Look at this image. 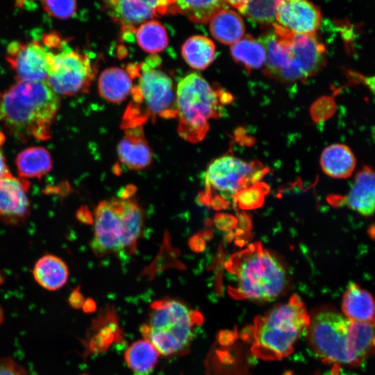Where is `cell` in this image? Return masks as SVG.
Masks as SVG:
<instances>
[{
    "mask_svg": "<svg viewBox=\"0 0 375 375\" xmlns=\"http://www.w3.org/2000/svg\"><path fill=\"white\" fill-rule=\"evenodd\" d=\"M307 332L313 351L331 363L358 367L375 353V326L350 320L333 308L312 314Z\"/></svg>",
    "mask_w": 375,
    "mask_h": 375,
    "instance_id": "obj_1",
    "label": "cell"
},
{
    "mask_svg": "<svg viewBox=\"0 0 375 375\" xmlns=\"http://www.w3.org/2000/svg\"><path fill=\"white\" fill-rule=\"evenodd\" d=\"M60 103L46 82L17 81L0 92V124L21 141L48 140Z\"/></svg>",
    "mask_w": 375,
    "mask_h": 375,
    "instance_id": "obj_2",
    "label": "cell"
},
{
    "mask_svg": "<svg viewBox=\"0 0 375 375\" xmlns=\"http://www.w3.org/2000/svg\"><path fill=\"white\" fill-rule=\"evenodd\" d=\"M259 41L266 51L265 70L283 82L305 81L317 74L326 62V49L315 34L294 33L278 24Z\"/></svg>",
    "mask_w": 375,
    "mask_h": 375,
    "instance_id": "obj_3",
    "label": "cell"
},
{
    "mask_svg": "<svg viewBox=\"0 0 375 375\" xmlns=\"http://www.w3.org/2000/svg\"><path fill=\"white\" fill-rule=\"evenodd\" d=\"M225 267L233 277L228 292L235 299L272 301L281 296L288 285L282 263L260 242L234 253Z\"/></svg>",
    "mask_w": 375,
    "mask_h": 375,
    "instance_id": "obj_4",
    "label": "cell"
},
{
    "mask_svg": "<svg viewBox=\"0 0 375 375\" xmlns=\"http://www.w3.org/2000/svg\"><path fill=\"white\" fill-rule=\"evenodd\" d=\"M139 64H131L126 70L138 82L131 91V101L122 117L124 129L142 126L158 117L176 118L178 115L176 91L172 80L156 67L157 56Z\"/></svg>",
    "mask_w": 375,
    "mask_h": 375,
    "instance_id": "obj_5",
    "label": "cell"
},
{
    "mask_svg": "<svg viewBox=\"0 0 375 375\" xmlns=\"http://www.w3.org/2000/svg\"><path fill=\"white\" fill-rule=\"evenodd\" d=\"M94 236L90 247L94 254H132L142 233L144 212L133 198L102 201L95 208Z\"/></svg>",
    "mask_w": 375,
    "mask_h": 375,
    "instance_id": "obj_6",
    "label": "cell"
},
{
    "mask_svg": "<svg viewBox=\"0 0 375 375\" xmlns=\"http://www.w3.org/2000/svg\"><path fill=\"white\" fill-rule=\"evenodd\" d=\"M310 316L301 298L293 294L286 302L257 317L251 329V351L262 360H278L289 356Z\"/></svg>",
    "mask_w": 375,
    "mask_h": 375,
    "instance_id": "obj_7",
    "label": "cell"
},
{
    "mask_svg": "<svg viewBox=\"0 0 375 375\" xmlns=\"http://www.w3.org/2000/svg\"><path fill=\"white\" fill-rule=\"evenodd\" d=\"M232 99L228 92L213 88L199 74L185 76L176 90L179 135L193 143L203 140L209 130V120L221 117L224 106Z\"/></svg>",
    "mask_w": 375,
    "mask_h": 375,
    "instance_id": "obj_8",
    "label": "cell"
},
{
    "mask_svg": "<svg viewBox=\"0 0 375 375\" xmlns=\"http://www.w3.org/2000/svg\"><path fill=\"white\" fill-rule=\"evenodd\" d=\"M203 321L197 310H191L178 299L164 298L151 304L147 322L140 330L160 355L169 357L188 351L196 327Z\"/></svg>",
    "mask_w": 375,
    "mask_h": 375,
    "instance_id": "obj_9",
    "label": "cell"
},
{
    "mask_svg": "<svg viewBox=\"0 0 375 375\" xmlns=\"http://www.w3.org/2000/svg\"><path fill=\"white\" fill-rule=\"evenodd\" d=\"M52 52L46 83L58 95L85 91L94 78L88 57L72 49L61 37L48 45Z\"/></svg>",
    "mask_w": 375,
    "mask_h": 375,
    "instance_id": "obj_10",
    "label": "cell"
},
{
    "mask_svg": "<svg viewBox=\"0 0 375 375\" xmlns=\"http://www.w3.org/2000/svg\"><path fill=\"white\" fill-rule=\"evenodd\" d=\"M260 162L226 155L214 160L205 175L206 192L234 197L258 183L266 172Z\"/></svg>",
    "mask_w": 375,
    "mask_h": 375,
    "instance_id": "obj_11",
    "label": "cell"
},
{
    "mask_svg": "<svg viewBox=\"0 0 375 375\" xmlns=\"http://www.w3.org/2000/svg\"><path fill=\"white\" fill-rule=\"evenodd\" d=\"M51 54L42 40L13 41L7 47L6 59L17 81L46 82Z\"/></svg>",
    "mask_w": 375,
    "mask_h": 375,
    "instance_id": "obj_12",
    "label": "cell"
},
{
    "mask_svg": "<svg viewBox=\"0 0 375 375\" xmlns=\"http://www.w3.org/2000/svg\"><path fill=\"white\" fill-rule=\"evenodd\" d=\"M112 19L124 35L135 33L142 23L167 14L165 0H101Z\"/></svg>",
    "mask_w": 375,
    "mask_h": 375,
    "instance_id": "obj_13",
    "label": "cell"
},
{
    "mask_svg": "<svg viewBox=\"0 0 375 375\" xmlns=\"http://www.w3.org/2000/svg\"><path fill=\"white\" fill-rule=\"evenodd\" d=\"M28 180L12 174L0 179V223L17 226L31 213Z\"/></svg>",
    "mask_w": 375,
    "mask_h": 375,
    "instance_id": "obj_14",
    "label": "cell"
},
{
    "mask_svg": "<svg viewBox=\"0 0 375 375\" xmlns=\"http://www.w3.org/2000/svg\"><path fill=\"white\" fill-rule=\"evenodd\" d=\"M322 21L320 9L308 0H278L276 24L297 34H315Z\"/></svg>",
    "mask_w": 375,
    "mask_h": 375,
    "instance_id": "obj_15",
    "label": "cell"
},
{
    "mask_svg": "<svg viewBox=\"0 0 375 375\" xmlns=\"http://www.w3.org/2000/svg\"><path fill=\"white\" fill-rule=\"evenodd\" d=\"M125 135L117 145V155L122 163L131 170L149 167L153 153L145 139L142 126L124 129Z\"/></svg>",
    "mask_w": 375,
    "mask_h": 375,
    "instance_id": "obj_16",
    "label": "cell"
},
{
    "mask_svg": "<svg viewBox=\"0 0 375 375\" xmlns=\"http://www.w3.org/2000/svg\"><path fill=\"white\" fill-rule=\"evenodd\" d=\"M344 203L363 216L375 213V170L365 165L356 174Z\"/></svg>",
    "mask_w": 375,
    "mask_h": 375,
    "instance_id": "obj_17",
    "label": "cell"
},
{
    "mask_svg": "<svg viewBox=\"0 0 375 375\" xmlns=\"http://www.w3.org/2000/svg\"><path fill=\"white\" fill-rule=\"evenodd\" d=\"M341 308L349 319L375 326V299L367 290L351 282L344 293Z\"/></svg>",
    "mask_w": 375,
    "mask_h": 375,
    "instance_id": "obj_18",
    "label": "cell"
},
{
    "mask_svg": "<svg viewBox=\"0 0 375 375\" xmlns=\"http://www.w3.org/2000/svg\"><path fill=\"white\" fill-rule=\"evenodd\" d=\"M32 274L37 283L49 291L62 288L69 278V269L65 262L53 254H45L34 264Z\"/></svg>",
    "mask_w": 375,
    "mask_h": 375,
    "instance_id": "obj_19",
    "label": "cell"
},
{
    "mask_svg": "<svg viewBox=\"0 0 375 375\" xmlns=\"http://www.w3.org/2000/svg\"><path fill=\"white\" fill-rule=\"evenodd\" d=\"M323 172L335 178H347L353 172L356 159L351 149L343 144L326 147L320 157Z\"/></svg>",
    "mask_w": 375,
    "mask_h": 375,
    "instance_id": "obj_20",
    "label": "cell"
},
{
    "mask_svg": "<svg viewBox=\"0 0 375 375\" xmlns=\"http://www.w3.org/2000/svg\"><path fill=\"white\" fill-rule=\"evenodd\" d=\"M133 80L127 70L116 67L108 68L99 76V92L110 103H120L131 93Z\"/></svg>",
    "mask_w": 375,
    "mask_h": 375,
    "instance_id": "obj_21",
    "label": "cell"
},
{
    "mask_svg": "<svg viewBox=\"0 0 375 375\" xmlns=\"http://www.w3.org/2000/svg\"><path fill=\"white\" fill-rule=\"evenodd\" d=\"M19 177L40 178L49 173L53 166L48 150L42 147H31L20 151L15 159Z\"/></svg>",
    "mask_w": 375,
    "mask_h": 375,
    "instance_id": "obj_22",
    "label": "cell"
},
{
    "mask_svg": "<svg viewBox=\"0 0 375 375\" xmlns=\"http://www.w3.org/2000/svg\"><path fill=\"white\" fill-rule=\"evenodd\" d=\"M244 30L242 17L228 7L219 10L210 20L211 35L224 44H233L240 40Z\"/></svg>",
    "mask_w": 375,
    "mask_h": 375,
    "instance_id": "obj_23",
    "label": "cell"
},
{
    "mask_svg": "<svg viewBox=\"0 0 375 375\" xmlns=\"http://www.w3.org/2000/svg\"><path fill=\"white\" fill-rule=\"evenodd\" d=\"M226 7L224 0H171L167 14H181L194 22L206 23Z\"/></svg>",
    "mask_w": 375,
    "mask_h": 375,
    "instance_id": "obj_24",
    "label": "cell"
},
{
    "mask_svg": "<svg viewBox=\"0 0 375 375\" xmlns=\"http://www.w3.org/2000/svg\"><path fill=\"white\" fill-rule=\"evenodd\" d=\"M159 353L145 339L132 343L124 353V360L135 375H150L154 370Z\"/></svg>",
    "mask_w": 375,
    "mask_h": 375,
    "instance_id": "obj_25",
    "label": "cell"
},
{
    "mask_svg": "<svg viewBox=\"0 0 375 375\" xmlns=\"http://www.w3.org/2000/svg\"><path fill=\"white\" fill-rule=\"evenodd\" d=\"M213 42L203 35L189 38L183 44L181 53L185 61L193 69H206L215 58Z\"/></svg>",
    "mask_w": 375,
    "mask_h": 375,
    "instance_id": "obj_26",
    "label": "cell"
},
{
    "mask_svg": "<svg viewBox=\"0 0 375 375\" xmlns=\"http://www.w3.org/2000/svg\"><path fill=\"white\" fill-rule=\"evenodd\" d=\"M231 53L233 59L249 72L261 68L266 60L263 44L251 35L242 37L231 44Z\"/></svg>",
    "mask_w": 375,
    "mask_h": 375,
    "instance_id": "obj_27",
    "label": "cell"
},
{
    "mask_svg": "<svg viewBox=\"0 0 375 375\" xmlns=\"http://www.w3.org/2000/svg\"><path fill=\"white\" fill-rule=\"evenodd\" d=\"M139 47L149 53H157L168 45L165 27L158 21L151 19L140 24L135 31Z\"/></svg>",
    "mask_w": 375,
    "mask_h": 375,
    "instance_id": "obj_28",
    "label": "cell"
},
{
    "mask_svg": "<svg viewBox=\"0 0 375 375\" xmlns=\"http://www.w3.org/2000/svg\"><path fill=\"white\" fill-rule=\"evenodd\" d=\"M278 0H248L240 12L249 20L260 25L276 23Z\"/></svg>",
    "mask_w": 375,
    "mask_h": 375,
    "instance_id": "obj_29",
    "label": "cell"
},
{
    "mask_svg": "<svg viewBox=\"0 0 375 375\" xmlns=\"http://www.w3.org/2000/svg\"><path fill=\"white\" fill-rule=\"evenodd\" d=\"M50 16L58 19L73 17L77 10L76 0H34Z\"/></svg>",
    "mask_w": 375,
    "mask_h": 375,
    "instance_id": "obj_30",
    "label": "cell"
},
{
    "mask_svg": "<svg viewBox=\"0 0 375 375\" xmlns=\"http://www.w3.org/2000/svg\"><path fill=\"white\" fill-rule=\"evenodd\" d=\"M345 71L346 76L350 83L365 86L375 96V74L365 75L353 69H346Z\"/></svg>",
    "mask_w": 375,
    "mask_h": 375,
    "instance_id": "obj_31",
    "label": "cell"
},
{
    "mask_svg": "<svg viewBox=\"0 0 375 375\" xmlns=\"http://www.w3.org/2000/svg\"><path fill=\"white\" fill-rule=\"evenodd\" d=\"M0 375H28L26 368L8 356L0 358Z\"/></svg>",
    "mask_w": 375,
    "mask_h": 375,
    "instance_id": "obj_32",
    "label": "cell"
},
{
    "mask_svg": "<svg viewBox=\"0 0 375 375\" xmlns=\"http://www.w3.org/2000/svg\"><path fill=\"white\" fill-rule=\"evenodd\" d=\"M4 142L5 135L0 131V179L11 174L2 150Z\"/></svg>",
    "mask_w": 375,
    "mask_h": 375,
    "instance_id": "obj_33",
    "label": "cell"
},
{
    "mask_svg": "<svg viewBox=\"0 0 375 375\" xmlns=\"http://www.w3.org/2000/svg\"><path fill=\"white\" fill-rule=\"evenodd\" d=\"M84 297L80 292L78 289L73 291L69 297V303L74 308H80L83 307L84 303Z\"/></svg>",
    "mask_w": 375,
    "mask_h": 375,
    "instance_id": "obj_34",
    "label": "cell"
},
{
    "mask_svg": "<svg viewBox=\"0 0 375 375\" xmlns=\"http://www.w3.org/2000/svg\"><path fill=\"white\" fill-rule=\"evenodd\" d=\"M82 308L85 312H92L96 308V304L93 299H88L84 301Z\"/></svg>",
    "mask_w": 375,
    "mask_h": 375,
    "instance_id": "obj_35",
    "label": "cell"
},
{
    "mask_svg": "<svg viewBox=\"0 0 375 375\" xmlns=\"http://www.w3.org/2000/svg\"><path fill=\"white\" fill-rule=\"evenodd\" d=\"M226 3L231 5L233 7L241 10L248 0H224Z\"/></svg>",
    "mask_w": 375,
    "mask_h": 375,
    "instance_id": "obj_36",
    "label": "cell"
},
{
    "mask_svg": "<svg viewBox=\"0 0 375 375\" xmlns=\"http://www.w3.org/2000/svg\"><path fill=\"white\" fill-rule=\"evenodd\" d=\"M4 320V312L0 305V325L3 323Z\"/></svg>",
    "mask_w": 375,
    "mask_h": 375,
    "instance_id": "obj_37",
    "label": "cell"
},
{
    "mask_svg": "<svg viewBox=\"0 0 375 375\" xmlns=\"http://www.w3.org/2000/svg\"><path fill=\"white\" fill-rule=\"evenodd\" d=\"M165 1H166L167 2V3H168V6H169V3H170L171 0H165Z\"/></svg>",
    "mask_w": 375,
    "mask_h": 375,
    "instance_id": "obj_38",
    "label": "cell"
}]
</instances>
